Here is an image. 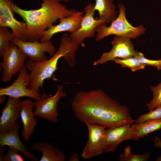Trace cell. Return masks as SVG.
Instances as JSON below:
<instances>
[{
	"instance_id": "obj_1",
	"label": "cell",
	"mask_w": 161,
	"mask_h": 161,
	"mask_svg": "<svg viewBox=\"0 0 161 161\" xmlns=\"http://www.w3.org/2000/svg\"><path fill=\"white\" fill-rule=\"evenodd\" d=\"M71 105L75 117L84 123L97 124L108 128L132 124L135 122L127 106L100 89L78 92Z\"/></svg>"
},
{
	"instance_id": "obj_2",
	"label": "cell",
	"mask_w": 161,
	"mask_h": 161,
	"mask_svg": "<svg viewBox=\"0 0 161 161\" xmlns=\"http://www.w3.org/2000/svg\"><path fill=\"white\" fill-rule=\"evenodd\" d=\"M12 7L14 13L26 24V41H40L44 32L58 20L69 16L77 11L68 9L57 0H43L41 7L35 10L22 9L13 2Z\"/></svg>"
},
{
	"instance_id": "obj_3",
	"label": "cell",
	"mask_w": 161,
	"mask_h": 161,
	"mask_svg": "<svg viewBox=\"0 0 161 161\" xmlns=\"http://www.w3.org/2000/svg\"><path fill=\"white\" fill-rule=\"evenodd\" d=\"M79 46L71 41L67 33H65L61 37L58 50L50 58L41 62L27 60L25 66L29 72L28 88L39 93L44 80L51 78L58 69V62L61 58L63 57L69 64L76 62L75 54Z\"/></svg>"
},
{
	"instance_id": "obj_4",
	"label": "cell",
	"mask_w": 161,
	"mask_h": 161,
	"mask_svg": "<svg viewBox=\"0 0 161 161\" xmlns=\"http://www.w3.org/2000/svg\"><path fill=\"white\" fill-rule=\"evenodd\" d=\"M118 7L119 9V15L109 26H107L106 24H103L96 28V41H100L111 35L135 38L144 32L145 29L142 25L134 27L128 21L126 17V8L123 4H120Z\"/></svg>"
},
{
	"instance_id": "obj_5",
	"label": "cell",
	"mask_w": 161,
	"mask_h": 161,
	"mask_svg": "<svg viewBox=\"0 0 161 161\" xmlns=\"http://www.w3.org/2000/svg\"><path fill=\"white\" fill-rule=\"evenodd\" d=\"M63 84L58 85L57 92L53 96L49 97L44 93L39 99L36 100L34 102L35 115L52 123H57L59 116L58 103L61 98L66 96V92L63 91Z\"/></svg>"
},
{
	"instance_id": "obj_6",
	"label": "cell",
	"mask_w": 161,
	"mask_h": 161,
	"mask_svg": "<svg viewBox=\"0 0 161 161\" xmlns=\"http://www.w3.org/2000/svg\"><path fill=\"white\" fill-rule=\"evenodd\" d=\"M27 57L21 50L11 43L2 57L1 82H9L15 74L19 72L25 66Z\"/></svg>"
},
{
	"instance_id": "obj_7",
	"label": "cell",
	"mask_w": 161,
	"mask_h": 161,
	"mask_svg": "<svg viewBox=\"0 0 161 161\" xmlns=\"http://www.w3.org/2000/svg\"><path fill=\"white\" fill-rule=\"evenodd\" d=\"M11 43L21 50L29 59L33 61H45L47 59L46 53L51 57L56 52L55 47L50 41L43 42L29 41L13 37Z\"/></svg>"
},
{
	"instance_id": "obj_8",
	"label": "cell",
	"mask_w": 161,
	"mask_h": 161,
	"mask_svg": "<svg viewBox=\"0 0 161 161\" xmlns=\"http://www.w3.org/2000/svg\"><path fill=\"white\" fill-rule=\"evenodd\" d=\"M130 38L127 36L115 35L111 42L112 47L111 50L103 53L99 59L94 61L93 65L102 64L117 58L125 59L134 57L136 50L134 49Z\"/></svg>"
},
{
	"instance_id": "obj_9",
	"label": "cell",
	"mask_w": 161,
	"mask_h": 161,
	"mask_svg": "<svg viewBox=\"0 0 161 161\" xmlns=\"http://www.w3.org/2000/svg\"><path fill=\"white\" fill-rule=\"evenodd\" d=\"M95 5L89 3L84 9L85 14L82 18L80 26L75 32L69 35L71 41L77 45L83 44L84 39L91 38L95 35L96 28L100 25L105 24L103 19H95L94 17Z\"/></svg>"
},
{
	"instance_id": "obj_10",
	"label": "cell",
	"mask_w": 161,
	"mask_h": 161,
	"mask_svg": "<svg viewBox=\"0 0 161 161\" xmlns=\"http://www.w3.org/2000/svg\"><path fill=\"white\" fill-rule=\"evenodd\" d=\"M88 131V139L81 154L87 159L102 154L104 152L105 131L106 128L95 124L84 123Z\"/></svg>"
},
{
	"instance_id": "obj_11",
	"label": "cell",
	"mask_w": 161,
	"mask_h": 161,
	"mask_svg": "<svg viewBox=\"0 0 161 161\" xmlns=\"http://www.w3.org/2000/svg\"><path fill=\"white\" fill-rule=\"evenodd\" d=\"M25 66L19 72L17 78L10 86L0 89V96L7 95L14 98L24 97L37 100L41 95L39 93L28 87L30 82L29 74Z\"/></svg>"
},
{
	"instance_id": "obj_12",
	"label": "cell",
	"mask_w": 161,
	"mask_h": 161,
	"mask_svg": "<svg viewBox=\"0 0 161 161\" xmlns=\"http://www.w3.org/2000/svg\"><path fill=\"white\" fill-rule=\"evenodd\" d=\"M13 3L11 0H0V27L9 28L13 38L26 41V24L14 17L12 7Z\"/></svg>"
},
{
	"instance_id": "obj_13",
	"label": "cell",
	"mask_w": 161,
	"mask_h": 161,
	"mask_svg": "<svg viewBox=\"0 0 161 161\" xmlns=\"http://www.w3.org/2000/svg\"><path fill=\"white\" fill-rule=\"evenodd\" d=\"M84 12L77 11L72 15L59 20L60 23L55 25H52L46 30L43 33L41 42L50 41L55 34L65 31L73 33L80 28L81 21Z\"/></svg>"
},
{
	"instance_id": "obj_14",
	"label": "cell",
	"mask_w": 161,
	"mask_h": 161,
	"mask_svg": "<svg viewBox=\"0 0 161 161\" xmlns=\"http://www.w3.org/2000/svg\"><path fill=\"white\" fill-rule=\"evenodd\" d=\"M21 101V98L8 96L7 103L2 109L0 117V134L9 131L16 124L20 117Z\"/></svg>"
},
{
	"instance_id": "obj_15",
	"label": "cell",
	"mask_w": 161,
	"mask_h": 161,
	"mask_svg": "<svg viewBox=\"0 0 161 161\" xmlns=\"http://www.w3.org/2000/svg\"><path fill=\"white\" fill-rule=\"evenodd\" d=\"M131 125L126 124L106 129L104 152H113L122 142L133 140Z\"/></svg>"
},
{
	"instance_id": "obj_16",
	"label": "cell",
	"mask_w": 161,
	"mask_h": 161,
	"mask_svg": "<svg viewBox=\"0 0 161 161\" xmlns=\"http://www.w3.org/2000/svg\"><path fill=\"white\" fill-rule=\"evenodd\" d=\"M34 102L29 99L21 101L20 117L23 125L21 135L24 141L27 142L33 134L37 122L34 117Z\"/></svg>"
},
{
	"instance_id": "obj_17",
	"label": "cell",
	"mask_w": 161,
	"mask_h": 161,
	"mask_svg": "<svg viewBox=\"0 0 161 161\" xmlns=\"http://www.w3.org/2000/svg\"><path fill=\"white\" fill-rule=\"evenodd\" d=\"M20 126L19 123L15 125L9 131L0 134V146L8 145L23 154L32 161H37L38 159L29 151L21 142L19 135Z\"/></svg>"
},
{
	"instance_id": "obj_18",
	"label": "cell",
	"mask_w": 161,
	"mask_h": 161,
	"mask_svg": "<svg viewBox=\"0 0 161 161\" xmlns=\"http://www.w3.org/2000/svg\"><path fill=\"white\" fill-rule=\"evenodd\" d=\"M33 151H41L42 153L39 161H65V154L58 147L45 142L36 143L31 147Z\"/></svg>"
},
{
	"instance_id": "obj_19",
	"label": "cell",
	"mask_w": 161,
	"mask_h": 161,
	"mask_svg": "<svg viewBox=\"0 0 161 161\" xmlns=\"http://www.w3.org/2000/svg\"><path fill=\"white\" fill-rule=\"evenodd\" d=\"M133 140H138L150 133L161 129V119L136 123L131 126Z\"/></svg>"
},
{
	"instance_id": "obj_20",
	"label": "cell",
	"mask_w": 161,
	"mask_h": 161,
	"mask_svg": "<svg viewBox=\"0 0 161 161\" xmlns=\"http://www.w3.org/2000/svg\"><path fill=\"white\" fill-rule=\"evenodd\" d=\"M113 0H95L94 10H97L100 18L103 19L105 24L112 22L116 18V7L113 4Z\"/></svg>"
},
{
	"instance_id": "obj_21",
	"label": "cell",
	"mask_w": 161,
	"mask_h": 161,
	"mask_svg": "<svg viewBox=\"0 0 161 161\" xmlns=\"http://www.w3.org/2000/svg\"><path fill=\"white\" fill-rule=\"evenodd\" d=\"M150 157L149 152L141 154H133L130 146H128L124 149V153L120 155L119 158L120 161H147Z\"/></svg>"
},
{
	"instance_id": "obj_22",
	"label": "cell",
	"mask_w": 161,
	"mask_h": 161,
	"mask_svg": "<svg viewBox=\"0 0 161 161\" xmlns=\"http://www.w3.org/2000/svg\"><path fill=\"white\" fill-rule=\"evenodd\" d=\"M13 38L12 32L7 27H0V56L2 57L11 43Z\"/></svg>"
},
{
	"instance_id": "obj_23",
	"label": "cell",
	"mask_w": 161,
	"mask_h": 161,
	"mask_svg": "<svg viewBox=\"0 0 161 161\" xmlns=\"http://www.w3.org/2000/svg\"><path fill=\"white\" fill-rule=\"evenodd\" d=\"M114 61L120 65L122 67L130 68L132 72L144 69L145 66L141 64L134 57L125 59L117 58Z\"/></svg>"
},
{
	"instance_id": "obj_24",
	"label": "cell",
	"mask_w": 161,
	"mask_h": 161,
	"mask_svg": "<svg viewBox=\"0 0 161 161\" xmlns=\"http://www.w3.org/2000/svg\"><path fill=\"white\" fill-rule=\"evenodd\" d=\"M150 89L153 93V97L149 102L146 104L149 111L161 105V82L156 86H151Z\"/></svg>"
},
{
	"instance_id": "obj_25",
	"label": "cell",
	"mask_w": 161,
	"mask_h": 161,
	"mask_svg": "<svg viewBox=\"0 0 161 161\" xmlns=\"http://www.w3.org/2000/svg\"><path fill=\"white\" fill-rule=\"evenodd\" d=\"M161 119V105L147 113L140 115L134 120L136 123H141L147 120Z\"/></svg>"
},
{
	"instance_id": "obj_26",
	"label": "cell",
	"mask_w": 161,
	"mask_h": 161,
	"mask_svg": "<svg viewBox=\"0 0 161 161\" xmlns=\"http://www.w3.org/2000/svg\"><path fill=\"white\" fill-rule=\"evenodd\" d=\"M134 57L142 64L153 66L157 68L158 70L161 69V59L158 60H151L145 58L143 54L136 50Z\"/></svg>"
},
{
	"instance_id": "obj_27",
	"label": "cell",
	"mask_w": 161,
	"mask_h": 161,
	"mask_svg": "<svg viewBox=\"0 0 161 161\" xmlns=\"http://www.w3.org/2000/svg\"><path fill=\"white\" fill-rule=\"evenodd\" d=\"M16 149L9 147L7 154L0 159V161H24V160Z\"/></svg>"
},
{
	"instance_id": "obj_28",
	"label": "cell",
	"mask_w": 161,
	"mask_h": 161,
	"mask_svg": "<svg viewBox=\"0 0 161 161\" xmlns=\"http://www.w3.org/2000/svg\"><path fill=\"white\" fill-rule=\"evenodd\" d=\"M68 160L69 161H79L80 157L77 153H75L70 155Z\"/></svg>"
},
{
	"instance_id": "obj_29",
	"label": "cell",
	"mask_w": 161,
	"mask_h": 161,
	"mask_svg": "<svg viewBox=\"0 0 161 161\" xmlns=\"http://www.w3.org/2000/svg\"><path fill=\"white\" fill-rule=\"evenodd\" d=\"M4 146H0V159L3 156V155L5 150V147Z\"/></svg>"
},
{
	"instance_id": "obj_30",
	"label": "cell",
	"mask_w": 161,
	"mask_h": 161,
	"mask_svg": "<svg viewBox=\"0 0 161 161\" xmlns=\"http://www.w3.org/2000/svg\"><path fill=\"white\" fill-rule=\"evenodd\" d=\"M5 97L4 95L0 96V103H2L4 100Z\"/></svg>"
},
{
	"instance_id": "obj_31",
	"label": "cell",
	"mask_w": 161,
	"mask_h": 161,
	"mask_svg": "<svg viewBox=\"0 0 161 161\" xmlns=\"http://www.w3.org/2000/svg\"><path fill=\"white\" fill-rule=\"evenodd\" d=\"M59 2H65L68 3L69 2L70 0H57Z\"/></svg>"
},
{
	"instance_id": "obj_32",
	"label": "cell",
	"mask_w": 161,
	"mask_h": 161,
	"mask_svg": "<svg viewBox=\"0 0 161 161\" xmlns=\"http://www.w3.org/2000/svg\"><path fill=\"white\" fill-rule=\"evenodd\" d=\"M156 161H161V155L157 157L156 159Z\"/></svg>"
}]
</instances>
